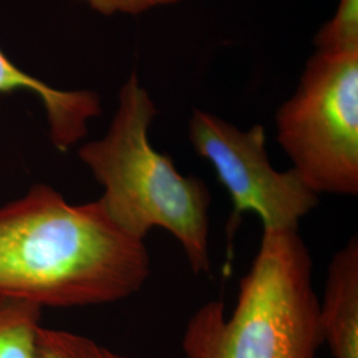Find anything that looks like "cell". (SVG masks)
I'll list each match as a JSON object with an SVG mask.
<instances>
[{"label": "cell", "mask_w": 358, "mask_h": 358, "mask_svg": "<svg viewBox=\"0 0 358 358\" xmlns=\"http://www.w3.org/2000/svg\"><path fill=\"white\" fill-rule=\"evenodd\" d=\"M41 308L0 296V358H38Z\"/></svg>", "instance_id": "obj_8"}, {"label": "cell", "mask_w": 358, "mask_h": 358, "mask_svg": "<svg viewBox=\"0 0 358 358\" xmlns=\"http://www.w3.org/2000/svg\"><path fill=\"white\" fill-rule=\"evenodd\" d=\"M317 51H358V0H340L329 22L313 38Z\"/></svg>", "instance_id": "obj_10"}, {"label": "cell", "mask_w": 358, "mask_h": 358, "mask_svg": "<svg viewBox=\"0 0 358 358\" xmlns=\"http://www.w3.org/2000/svg\"><path fill=\"white\" fill-rule=\"evenodd\" d=\"M38 358H131L78 333L41 327Z\"/></svg>", "instance_id": "obj_9"}, {"label": "cell", "mask_w": 358, "mask_h": 358, "mask_svg": "<svg viewBox=\"0 0 358 358\" xmlns=\"http://www.w3.org/2000/svg\"><path fill=\"white\" fill-rule=\"evenodd\" d=\"M150 273L145 241L100 199L75 205L38 183L0 206V296L41 309L100 306L137 294Z\"/></svg>", "instance_id": "obj_1"}, {"label": "cell", "mask_w": 358, "mask_h": 358, "mask_svg": "<svg viewBox=\"0 0 358 358\" xmlns=\"http://www.w3.org/2000/svg\"><path fill=\"white\" fill-rule=\"evenodd\" d=\"M322 344L333 358H358V238L353 235L328 267L320 300Z\"/></svg>", "instance_id": "obj_7"}, {"label": "cell", "mask_w": 358, "mask_h": 358, "mask_svg": "<svg viewBox=\"0 0 358 358\" xmlns=\"http://www.w3.org/2000/svg\"><path fill=\"white\" fill-rule=\"evenodd\" d=\"M276 140L315 192L358 194V51H316L275 115Z\"/></svg>", "instance_id": "obj_4"}, {"label": "cell", "mask_w": 358, "mask_h": 358, "mask_svg": "<svg viewBox=\"0 0 358 358\" xmlns=\"http://www.w3.org/2000/svg\"><path fill=\"white\" fill-rule=\"evenodd\" d=\"M189 140L230 194L232 211L226 229L229 257L245 213L260 217L263 230L299 231L301 219L320 202V195L294 169L280 171L271 164L263 125L243 130L213 113L194 109Z\"/></svg>", "instance_id": "obj_5"}, {"label": "cell", "mask_w": 358, "mask_h": 358, "mask_svg": "<svg viewBox=\"0 0 358 358\" xmlns=\"http://www.w3.org/2000/svg\"><path fill=\"white\" fill-rule=\"evenodd\" d=\"M17 90L34 93L43 103L53 145L66 152L88 133V125L101 113L100 97L90 90L52 88L17 68L0 50V93Z\"/></svg>", "instance_id": "obj_6"}, {"label": "cell", "mask_w": 358, "mask_h": 358, "mask_svg": "<svg viewBox=\"0 0 358 358\" xmlns=\"http://www.w3.org/2000/svg\"><path fill=\"white\" fill-rule=\"evenodd\" d=\"M321 345L312 256L291 230H263L231 315L222 300H210L182 337L185 358H316Z\"/></svg>", "instance_id": "obj_3"}, {"label": "cell", "mask_w": 358, "mask_h": 358, "mask_svg": "<svg viewBox=\"0 0 358 358\" xmlns=\"http://www.w3.org/2000/svg\"><path fill=\"white\" fill-rule=\"evenodd\" d=\"M96 13L112 15H140L158 7L170 6L180 0H77Z\"/></svg>", "instance_id": "obj_11"}, {"label": "cell", "mask_w": 358, "mask_h": 358, "mask_svg": "<svg viewBox=\"0 0 358 358\" xmlns=\"http://www.w3.org/2000/svg\"><path fill=\"white\" fill-rule=\"evenodd\" d=\"M157 105L136 72L118 93L108 131L78 149L81 162L103 186L100 198L115 224L145 241L164 229L180 244L195 275L210 273L211 192L205 180L179 173L173 159L158 152L150 130Z\"/></svg>", "instance_id": "obj_2"}]
</instances>
